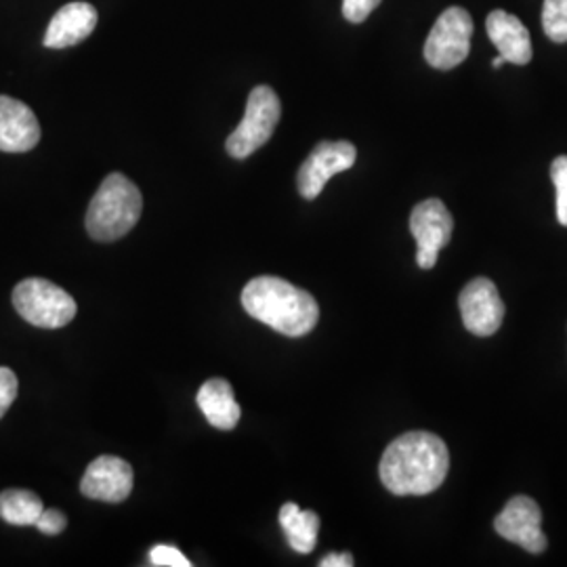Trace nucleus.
<instances>
[{
    "mask_svg": "<svg viewBox=\"0 0 567 567\" xmlns=\"http://www.w3.org/2000/svg\"><path fill=\"white\" fill-rule=\"evenodd\" d=\"M353 557L349 553H330L320 561V567H351Z\"/></svg>",
    "mask_w": 567,
    "mask_h": 567,
    "instance_id": "b1692460",
    "label": "nucleus"
},
{
    "mask_svg": "<svg viewBox=\"0 0 567 567\" xmlns=\"http://www.w3.org/2000/svg\"><path fill=\"white\" fill-rule=\"evenodd\" d=\"M150 564L156 567H189L192 561L183 555L179 548L171 545H156L150 550Z\"/></svg>",
    "mask_w": 567,
    "mask_h": 567,
    "instance_id": "aec40b11",
    "label": "nucleus"
},
{
    "mask_svg": "<svg viewBox=\"0 0 567 567\" xmlns=\"http://www.w3.org/2000/svg\"><path fill=\"white\" fill-rule=\"evenodd\" d=\"M280 526H282L286 540L292 550L309 555L316 543H318V532H320V517L313 511H301L295 503H286L280 508Z\"/></svg>",
    "mask_w": 567,
    "mask_h": 567,
    "instance_id": "dca6fc26",
    "label": "nucleus"
},
{
    "mask_svg": "<svg viewBox=\"0 0 567 567\" xmlns=\"http://www.w3.org/2000/svg\"><path fill=\"white\" fill-rule=\"evenodd\" d=\"M450 452L435 433L410 431L393 440L381 458L379 475L395 496H425L446 482Z\"/></svg>",
    "mask_w": 567,
    "mask_h": 567,
    "instance_id": "f257e3e1",
    "label": "nucleus"
},
{
    "mask_svg": "<svg viewBox=\"0 0 567 567\" xmlns=\"http://www.w3.org/2000/svg\"><path fill=\"white\" fill-rule=\"evenodd\" d=\"M20 391V383L13 370L0 368V419L7 414V410L16 402Z\"/></svg>",
    "mask_w": 567,
    "mask_h": 567,
    "instance_id": "412c9836",
    "label": "nucleus"
},
{
    "mask_svg": "<svg viewBox=\"0 0 567 567\" xmlns=\"http://www.w3.org/2000/svg\"><path fill=\"white\" fill-rule=\"evenodd\" d=\"M198 408L203 410L206 421L221 431H231L240 421V404L236 402L234 386L224 379H210L198 391Z\"/></svg>",
    "mask_w": 567,
    "mask_h": 567,
    "instance_id": "2eb2a0df",
    "label": "nucleus"
},
{
    "mask_svg": "<svg viewBox=\"0 0 567 567\" xmlns=\"http://www.w3.org/2000/svg\"><path fill=\"white\" fill-rule=\"evenodd\" d=\"M550 179L557 189V221L567 227V156H557L553 161Z\"/></svg>",
    "mask_w": 567,
    "mask_h": 567,
    "instance_id": "6ab92c4d",
    "label": "nucleus"
},
{
    "mask_svg": "<svg viewBox=\"0 0 567 567\" xmlns=\"http://www.w3.org/2000/svg\"><path fill=\"white\" fill-rule=\"evenodd\" d=\"M543 28L553 42H567V0H545Z\"/></svg>",
    "mask_w": 567,
    "mask_h": 567,
    "instance_id": "a211bd4d",
    "label": "nucleus"
},
{
    "mask_svg": "<svg viewBox=\"0 0 567 567\" xmlns=\"http://www.w3.org/2000/svg\"><path fill=\"white\" fill-rule=\"evenodd\" d=\"M133 466L118 456H100L86 466L81 492L91 501L118 505L131 496Z\"/></svg>",
    "mask_w": 567,
    "mask_h": 567,
    "instance_id": "9b49d317",
    "label": "nucleus"
},
{
    "mask_svg": "<svg viewBox=\"0 0 567 567\" xmlns=\"http://www.w3.org/2000/svg\"><path fill=\"white\" fill-rule=\"evenodd\" d=\"M494 529L508 540L515 543L527 553L540 555L548 547L547 536L543 532V511L529 496H515L496 517Z\"/></svg>",
    "mask_w": 567,
    "mask_h": 567,
    "instance_id": "1a4fd4ad",
    "label": "nucleus"
},
{
    "mask_svg": "<svg viewBox=\"0 0 567 567\" xmlns=\"http://www.w3.org/2000/svg\"><path fill=\"white\" fill-rule=\"evenodd\" d=\"M487 37L507 63L526 65L532 60V41L524 21L507 11H492L486 20Z\"/></svg>",
    "mask_w": 567,
    "mask_h": 567,
    "instance_id": "4468645a",
    "label": "nucleus"
},
{
    "mask_svg": "<svg viewBox=\"0 0 567 567\" xmlns=\"http://www.w3.org/2000/svg\"><path fill=\"white\" fill-rule=\"evenodd\" d=\"M65 526H68V519L58 508H44L37 522V527L47 536H58L65 529Z\"/></svg>",
    "mask_w": 567,
    "mask_h": 567,
    "instance_id": "5701e85b",
    "label": "nucleus"
},
{
    "mask_svg": "<svg viewBox=\"0 0 567 567\" xmlns=\"http://www.w3.org/2000/svg\"><path fill=\"white\" fill-rule=\"evenodd\" d=\"M383 0H343L344 20L351 23H362L370 18V13L381 4Z\"/></svg>",
    "mask_w": 567,
    "mask_h": 567,
    "instance_id": "4be33fe9",
    "label": "nucleus"
},
{
    "mask_svg": "<svg viewBox=\"0 0 567 567\" xmlns=\"http://www.w3.org/2000/svg\"><path fill=\"white\" fill-rule=\"evenodd\" d=\"M463 324L475 337H492L505 320V303L496 284L487 278H475L466 284L458 299Z\"/></svg>",
    "mask_w": 567,
    "mask_h": 567,
    "instance_id": "9d476101",
    "label": "nucleus"
},
{
    "mask_svg": "<svg viewBox=\"0 0 567 567\" xmlns=\"http://www.w3.org/2000/svg\"><path fill=\"white\" fill-rule=\"evenodd\" d=\"M358 161V150L349 142L318 143L297 175V187L305 200H316L326 183L334 175L349 171Z\"/></svg>",
    "mask_w": 567,
    "mask_h": 567,
    "instance_id": "6e6552de",
    "label": "nucleus"
},
{
    "mask_svg": "<svg viewBox=\"0 0 567 567\" xmlns=\"http://www.w3.org/2000/svg\"><path fill=\"white\" fill-rule=\"evenodd\" d=\"M243 305L248 316L292 339L309 334L320 320L318 301L303 288L276 276H261L246 284Z\"/></svg>",
    "mask_w": 567,
    "mask_h": 567,
    "instance_id": "f03ea898",
    "label": "nucleus"
},
{
    "mask_svg": "<svg viewBox=\"0 0 567 567\" xmlns=\"http://www.w3.org/2000/svg\"><path fill=\"white\" fill-rule=\"evenodd\" d=\"M505 63H507V61H505V58H503V55H496V58H494V61H492V65H494V68H501V65H505Z\"/></svg>",
    "mask_w": 567,
    "mask_h": 567,
    "instance_id": "393cba45",
    "label": "nucleus"
},
{
    "mask_svg": "<svg viewBox=\"0 0 567 567\" xmlns=\"http://www.w3.org/2000/svg\"><path fill=\"white\" fill-rule=\"evenodd\" d=\"M452 229L454 219L442 200L429 198L414 206L410 215V231L419 246L416 264L421 269H433L437 265L440 252L450 244Z\"/></svg>",
    "mask_w": 567,
    "mask_h": 567,
    "instance_id": "0eeeda50",
    "label": "nucleus"
},
{
    "mask_svg": "<svg viewBox=\"0 0 567 567\" xmlns=\"http://www.w3.org/2000/svg\"><path fill=\"white\" fill-rule=\"evenodd\" d=\"M42 511L41 498L30 489L0 492V517L11 526H37Z\"/></svg>",
    "mask_w": 567,
    "mask_h": 567,
    "instance_id": "f3484780",
    "label": "nucleus"
},
{
    "mask_svg": "<svg viewBox=\"0 0 567 567\" xmlns=\"http://www.w3.org/2000/svg\"><path fill=\"white\" fill-rule=\"evenodd\" d=\"M282 116V103L271 86H255L238 128L227 137L225 150L231 158L244 161L271 140Z\"/></svg>",
    "mask_w": 567,
    "mask_h": 567,
    "instance_id": "20e7f679",
    "label": "nucleus"
},
{
    "mask_svg": "<svg viewBox=\"0 0 567 567\" xmlns=\"http://www.w3.org/2000/svg\"><path fill=\"white\" fill-rule=\"evenodd\" d=\"M41 142L37 114L23 102L0 95V152L23 154Z\"/></svg>",
    "mask_w": 567,
    "mask_h": 567,
    "instance_id": "f8f14e48",
    "label": "nucleus"
},
{
    "mask_svg": "<svg viewBox=\"0 0 567 567\" xmlns=\"http://www.w3.org/2000/svg\"><path fill=\"white\" fill-rule=\"evenodd\" d=\"M473 18L463 7L446 9L431 28L425 42V60L435 70H454L468 58Z\"/></svg>",
    "mask_w": 567,
    "mask_h": 567,
    "instance_id": "423d86ee",
    "label": "nucleus"
},
{
    "mask_svg": "<svg viewBox=\"0 0 567 567\" xmlns=\"http://www.w3.org/2000/svg\"><path fill=\"white\" fill-rule=\"evenodd\" d=\"M97 25V9L91 2H68L53 16L44 34L47 49H68L89 39Z\"/></svg>",
    "mask_w": 567,
    "mask_h": 567,
    "instance_id": "ddd939ff",
    "label": "nucleus"
},
{
    "mask_svg": "<svg viewBox=\"0 0 567 567\" xmlns=\"http://www.w3.org/2000/svg\"><path fill=\"white\" fill-rule=\"evenodd\" d=\"M13 307L28 324L39 328H63L70 324L79 307L58 284L28 278L13 290Z\"/></svg>",
    "mask_w": 567,
    "mask_h": 567,
    "instance_id": "39448f33",
    "label": "nucleus"
},
{
    "mask_svg": "<svg viewBox=\"0 0 567 567\" xmlns=\"http://www.w3.org/2000/svg\"><path fill=\"white\" fill-rule=\"evenodd\" d=\"M140 187L122 173H110L86 210V231L97 243H114L126 236L142 217Z\"/></svg>",
    "mask_w": 567,
    "mask_h": 567,
    "instance_id": "7ed1b4c3",
    "label": "nucleus"
}]
</instances>
